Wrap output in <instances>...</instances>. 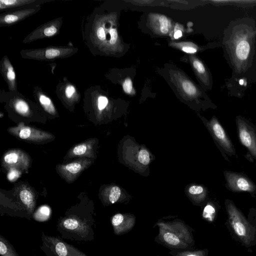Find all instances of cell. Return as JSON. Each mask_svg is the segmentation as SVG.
Returning <instances> with one entry per match:
<instances>
[{
	"mask_svg": "<svg viewBox=\"0 0 256 256\" xmlns=\"http://www.w3.org/2000/svg\"><path fill=\"white\" fill-rule=\"evenodd\" d=\"M94 224L92 210L72 208L59 218L56 228L62 239L92 242L94 238Z\"/></svg>",
	"mask_w": 256,
	"mask_h": 256,
	"instance_id": "obj_1",
	"label": "cell"
},
{
	"mask_svg": "<svg viewBox=\"0 0 256 256\" xmlns=\"http://www.w3.org/2000/svg\"><path fill=\"white\" fill-rule=\"evenodd\" d=\"M224 205L227 214L226 225L233 238L248 248L256 245V210L250 208L247 218L230 200L226 199Z\"/></svg>",
	"mask_w": 256,
	"mask_h": 256,
	"instance_id": "obj_2",
	"label": "cell"
},
{
	"mask_svg": "<svg viewBox=\"0 0 256 256\" xmlns=\"http://www.w3.org/2000/svg\"><path fill=\"white\" fill-rule=\"evenodd\" d=\"M158 228V234L154 242L171 250H192L195 241L193 230L184 221L158 220L154 226Z\"/></svg>",
	"mask_w": 256,
	"mask_h": 256,
	"instance_id": "obj_3",
	"label": "cell"
},
{
	"mask_svg": "<svg viewBox=\"0 0 256 256\" xmlns=\"http://www.w3.org/2000/svg\"><path fill=\"white\" fill-rule=\"evenodd\" d=\"M256 36V30L246 25L238 26L233 29L226 45L237 72L246 70Z\"/></svg>",
	"mask_w": 256,
	"mask_h": 256,
	"instance_id": "obj_4",
	"label": "cell"
},
{
	"mask_svg": "<svg viewBox=\"0 0 256 256\" xmlns=\"http://www.w3.org/2000/svg\"><path fill=\"white\" fill-rule=\"evenodd\" d=\"M40 250L46 256H88L62 238L42 232Z\"/></svg>",
	"mask_w": 256,
	"mask_h": 256,
	"instance_id": "obj_5",
	"label": "cell"
},
{
	"mask_svg": "<svg viewBox=\"0 0 256 256\" xmlns=\"http://www.w3.org/2000/svg\"><path fill=\"white\" fill-rule=\"evenodd\" d=\"M236 124L240 142L256 160V126L240 116H236Z\"/></svg>",
	"mask_w": 256,
	"mask_h": 256,
	"instance_id": "obj_6",
	"label": "cell"
},
{
	"mask_svg": "<svg viewBox=\"0 0 256 256\" xmlns=\"http://www.w3.org/2000/svg\"><path fill=\"white\" fill-rule=\"evenodd\" d=\"M226 188L234 192H246L256 198V184L246 174L241 172L224 170Z\"/></svg>",
	"mask_w": 256,
	"mask_h": 256,
	"instance_id": "obj_7",
	"label": "cell"
},
{
	"mask_svg": "<svg viewBox=\"0 0 256 256\" xmlns=\"http://www.w3.org/2000/svg\"><path fill=\"white\" fill-rule=\"evenodd\" d=\"M8 132L20 139L34 144L48 142L54 138V136L49 132L25 126L23 122L8 128Z\"/></svg>",
	"mask_w": 256,
	"mask_h": 256,
	"instance_id": "obj_8",
	"label": "cell"
},
{
	"mask_svg": "<svg viewBox=\"0 0 256 256\" xmlns=\"http://www.w3.org/2000/svg\"><path fill=\"white\" fill-rule=\"evenodd\" d=\"M208 126L224 158L230 162L228 156L237 157L236 150L232 140L218 119L215 117L213 118L210 122Z\"/></svg>",
	"mask_w": 256,
	"mask_h": 256,
	"instance_id": "obj_9",
	"label": "cell"
},
{
	"mask_svg": "<svg viewBox=\"0 0 256 256\" xmlns=\"http://www.w3.org/2000/svg\"><path fill=\"white\" fill-rule=\"evenodd\" d=\"M94 160L90 158H78L70 163L56 166L59 175L68 183L73 182L82 172L92 164Z\"/></svg>",
	"mask_w": 256,
	"mask_h": 256,
	"instance_id": "obj_10",
	"label": "cell"
},
{
	"mask_svg": "<svg viewBox=\"0 0 256 256\" xmlns=\"http://www.w3.org/2000/svg\"><path fill=\"white\" fill-rule=\"evenodd\" d=\"M32 163L29 155L25 152L18 148H12L8 150L3 156L2 164L8 170L16 168L24 172L28 170Z\"/></svg>",
	"mask_w": 256,
	"mask_h": 256,
	"instance_id": "obj_11",
	"label": "cell"
},
{
	"mask_svg": "<svg viewBox=\"0 0 256 256\" xmlns=\"http://www.w3.org/2000/svg\"><path fill=\"white\" fill-rule=\"evenodd\" d=\"M110 222L114 233L116 236H120L133 228L136 224V218L131 214L118 213L111 217Z\"/></svg>",
	"mask_w": 256,
	"mask_h": 256,
	"instance_id": "obj_12",
	"label": "cell"
},
{
	"mask_svg": "<svg viewBox=\"0 0 256 256\" xmlns=\"http://www.w3.org/2000/svg\"><path fill=\"white\" fill-rule=\"evenodd\" d=\"M96 142V139L90 138L74 146L68 151V158H94V146Z\"/></svg>",
	"mask_w": 256,
	"mask_h": 256,
	"instance_id": "obj_13",
	"label": "cell"
},
{
	"mask_svg": "<svg viewBox=\"0 0 256 256\" xmlns=\"http://www.w3.org/2000/svg\"><path fill=\"white\" fill-rule=\"evenodd\" d=\"M0 256H19L14 246L3 236L0 234Z\"/></svg>",
	"mask_w": 256,
	"mask_h": 256,
	"instance_id": "obj_14",
	"label": "cell"
},
{
	"mask_svg": "<svg viewBox=\"0 0 256 256\" xmlns=\"http://www.w3.org/2000/svg\"><path fill=\"white\" fill-rule=\"evenodd\" d=\"M121 194L120 190L117 186H112L109 192L104 194L102 202L104 204H113L120 199Z\"/></svg>",
	"mask_w": 256,
	"mask_h": 256,
	"instance_id": "obj_15",
	"label": "cell"
},
{
	"mask_svg": "<svg viewBox=\"0 0 256 256\" xmlns=\"http://www.w3.org/2000/svg\"><path fill=\"white\" fill-rule=\"evenodd\" d=\"M169 253L172 256H208V250L207 248L196 250H171Z\"/></svg>",
	"mask_w": 256,
	"mask_h": 256,
	"instance_id": "obj_16",
	"label": "cell"
},
{
	"mask_svg": "<svg viewBox=\"0 0 256 256\" xmlns=\"http://www.w3.org/2000/svg\"><path fill=\"white\" fill-rule=\"evenodd\" d=\"M52 210L48 206H42L34 211L32 218L38 222H44L48 220L51 215Z\"/></svg>",
	"mask_w": 256,
	"mask_h": 256,
	"instance_id": "obj_17",
	"label": "cell"
},
{
	"mask_svg": "<svg viewBox=\"0 0 256 256\" xmlns=\"http://www.w3.org/2000/svg\"><path fill=\"white\" fill-rule=\"evenodd\" d=\"M217 210L214 204L208 203L204 208L202 217L209 222H213L216 216Z\"/></svg>",
	"mask_w": 256,
	"mask_h": 256,
	"instance_id": "obj_18",
	"label": "cell"
},
{
	"mask_svg": "<svg viewBox=\"0 0 256 256\" xmlns=\"http://www.w3.org/2000/svg\"><path fill=\"white\" fill-rule=\"evenodd\" d=\"M192 64L204 82L208 84V74L204 64L200 60L194 59Z\"/></svg>",
	"mask_w": 256,
	"mask_h": 256,
	"instance_id": "obj_19",
	"label": "cell"
},
{
	"mask_svg": "<svg viewBox=\"0 0 256 256\" xmlns=\"http://www.w3.org/2000/svg\"><path fill=\"white\" fill-rule=\"evenodd\" d=\"M38 100L41 105L48 113L52 115H56V110L51 100L44 94H40Z\"/></svg>",
	"mask_w": 256,
	"mask_h": 256,
	"instance_id": "obj_20",
	"label": "cell"
},
{
	"mask_svg": "<svg viewBox=\"0 0 256 256\" xmlns=\"http://www.w3.org/2000/svg\"><path fill=\"white\" fill-rule=\"evenodd\" d=\"M14 108L16 112L19 114L28 116L30 114V110L28 104L24 100H16L14 104Z\"/></svg>",
	"mask_w": 256,
	"mask_h": 256,
	"instance_id": "obj_21",
	"label": "cell"
},
{
	"mask_svg": "<svg viewBox=\"0 0 256 256\" xmlns=\"http://www.w3.org/2000/svg\"><path fill=\"white\" fill-rule=\"evenodd\" d=\"M29 12V11H26L24 12H20V13H14L6 14L3 17V18H2L1 23H4V24H13L20 20L21 18L23 17L24 14H28Z\"/></svg>",
	"mask_w": 256,
	"mask_h": 256,
	"instance_id": "obj_22",
	"label": "cell"
},
{
	"mask_svg": "<svg viewBox=\"0 0 256 256\" xmlns=\"http://www.w3.org/2000/svg\"><path fill=\"white\" fill-rule=\"evenodd\" d=\"M183 91L188 96H196L198 94L196 87L190 82L184 80L181 84Z\"/></svg>",
	"mask_w": 256,
	"mask_h": 256,
	"instance_id": "obj_23",
	"label": "cell"
},
{
	"mask_svg": "<svg viewBox=\"0 0 256 256\" xmlns=\"http://www.w3.org/2000/svg\"><path fill=\"white\" fill-rule=\"evenodd\" d=\"M188 192L192 195L198 196L200 202L203 201L205 198L204 190L200 186H192L189 188Z\"/></svg>",
	"mask_w": 256,
	"mask_h": 256,
	"instance_id": "obj_24",
	"label": "cell"
},
{
	"mask_svg": "<svg viewBox=\"0 0 256 256\" xmlns=\"http://www.w3.org/2000/svg\"><path fill=\"white\" fill-rule=\"evenodd\" d=\"M5 74L6 79L8 80L9 83L12 84V85L14 83L16 80V74L14 70L8 62L5 64Z\"/></svg>",
	"mask_w": 256,
	"mask_h": 256,
	"instance_id": "obj_25",
	"label": "cell"
},
{
	"mask_svg": "<svg viewBox=\"0 0 256 256\" xmlns=\"http://www.w3.org/2000/svg\"><path fill=\"white\" fill-rule=\"evenodd\" d=\"M31 1L27 0H0V8H10L16 6L24 4V3H28Z\"/></svg>",
	"mask_w": 256,
	"mask_h": 256,
	"instance_id": "obj_26",
	"label": "cell"
},
{
	"mask_svg": "<svg viewBox=\"0 0 256 256\" xmlns=\"http://www.w3.org/2000/svg\"><path fill=\"white\" fill-rule=\"evenodd\" d=\"M22 171L16 168H11L8 170L6 177L10 182L16 181L22 175Z\"/></svg>",
	"mask_w": 256,
	"mask_h": 256,
	"instance_id": "obj_27",
	"label": "cell"
},
{
	"mask_svg": "<svg viewBox=\"0 0 256 256\" xmlns=\"http://www.w3.org/2000/svg\"><path fill=\"white\" fill-rule=\"evenodd\" d=\"M62 52L60 48H50L44 50V56L47 59H52L60 56Z\"/></svg>",
	"mask_w": 256,
	"mask_h": 256,
	"instance_id": "obj_28",
	"label": "cell"
},
{
	"mask_svg": "<svg viewBox=\"0 0 256 256\" xmlns=\"http://www.w3.org/2000/svg\"><path fill=\"white\" fill-rule=\"evenodd\" d=\"M138 161L144 165H147L150 162V154L148 152L144 150H141L138 155Z\"/></svg>",
	"mask_w": 256,
	"mask_h": 256,
	"instance_id": "obj_29",
	"label": "cell"
},
{
	"mask_svg": "<svg viewBox=\"0 0 256 256\" xmlns=\"http://www.w3.org/2000/svg\"><path fill=\"white\" fill-rule=\"evenodd\" d=\"M57 32V28L54 26H50L46 27L43 30L44 34L46 36H52L54 35Z\"/></svg>",
	"mask_w": 256,
	"mask_h": 256,
	"instance_id": "obj_30",
	"label": "cell"
},
{
	"mask_svg": "<svg viewBox=\"0 0 256 256\" xmlns=\"http://www.w3.org/2000/svg\"><path fill=\"white\" fill-rule=\"evenodd\" d=\"M110 44L112 45L114 44L118 40V35L116 28H111L110 30Z\"/></svg>",
	"mask_w": 256,
	"mask_h": 256,
	"instance_id": "obj_31",
	"label": "cell"
},
{
	"mask_svg": "<svg viewBox=\"0 0 256 256\" xmlns=\"http://www.w3.org/2000/svg\"><path fill=\"white\" fill-rule=\"evenodd\" d=\"M108 103V98L103 96H100L98 98V108L99 110H104Z\"/></svg>",
	"mask_w": 256,
	"mask_h": 256,
	"instance_id": "obj_32",
	"label": "cell"
},
{
	"mask_svg": "<svg viewBox=\"0 0 256 256\" xmlns=\"http://www.w3.org/2000/svg\"><path fill=\"white\" fill-rule=\"evenodd\" d=\"M132 88V82L130 78L125 80L123 84V88L124 91L127 94H130Z\"/></svg>",
	"mask_w": 256,
	"mask_h": 256,
	"instance_id": "obj_33",
	"label": "cell"
},
{
	"mask_svg": "<svg viewBox=\"0 0 256 256\" xmlns=\"http://www.w3.org/2000/svg\"><path fill=\"white\" fill-rule=\"evenodd\" d=\"M76 92L75 88L71 85L68 86L66 89L65 94L68 98H71Z\"/></svg>",
	"mask_w": 256,
	"mask_h": 256,
	"instance_id": "obj_34",
	"label": "cell"
},
{
	"mask_svg": "<svg viewBox=\"0 0 256 256\" xmlns=\"http://www.w3.org/2000/svg\"><path fill=\"white\" fill-rule=\"evenodd\" d=\"M182 50L186 53L190 54H194L197 51L196 49L194 48L186 46L182 47Z\"/></svg>",
	"mask_w": 256,
	"mask_h": 256,
	"instance_id": "obj_35",
	"label": "cell"
},
{
	"mask_svg": "<svg viewBox=\"0 0 256 256\" xmlns=\"http://www.w3.org/2000/svg\"><path fill=\"white\" fill-rule=\"evenodd\" d=\"M182 36V32L180 30H176L174 35V38L178 39Z\"/></svg>",
	"mask_w": 256,
	"mask_h": 256,
	"instance_id": "obj_36",
	"label": "cell"
},
{
	"mask_svg": "<svg viewBox=\"0 0 256 256\" xmlns=\"http://www.w3.org/2000/svg\"><path fill=\"white\" fill-rule=\"evenodd\" d=\"M34 256H37L35 255Z\"/></svg>",
	"mask_w": 256,
	"mask_h": 256,
	"instance_id": "obj_37",
	"label": "cell"
}]
</instances>
